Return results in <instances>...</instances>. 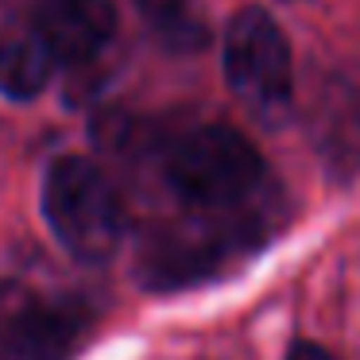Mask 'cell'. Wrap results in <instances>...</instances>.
I'll use <instances>...</instances> for the list:
<instances>
[{
	"label": "cell",
	"mask_w": 360,
	"mask_h": 360,
	"mask_svg": "<svg viewBox=\"0 0 360 360\" xmlns=\"http://www.w3.org/2000/svg\"><path fill=\"white\" fill-rule=\"evenodd\" d=\"M163 174L171 194L202 217L233 213L256 202L267 179L252 140L229 124H202L174 140L163 159Z\"/></svg>",
	"instance_id": "cell-1"
},
{
	"label": "cell",
	"mask_w": 360,
	"mask_h": 360,
	"mask_svg": "<svg viewBox=\"0 0 360 360\" xmlns=\"http://www.w3.org/2000/svg\"><path fill=\"white\" fill-rule=\"evenodd\" d=\"M43 217L55 240L82 264H105L124 240L120 190L94 159L63 155L43 179Z\"/></svg>",
	"instance_id": "cell-2"
},
{
	"label": "cell",
	"mask_w": 360,
	"mask_h": 360,
	"mask_svg": "<svg viewBox=\"0 0 360 360\" xmlns=\"http://www.w3.org/2000/svg\"><path fill=\"white\" fill-rule=\"evenodd\" d=\"M225 78L248 112L279 120L295 97V58L283 27L264 8H240L225 27L221 43Z\"/></svg>",
	"instance_id": "cell-3"
},
{
	"label": "cell",
	"mask_w": 360,
	"mask_h": 360,
	"mask_svg": "<svg viewBox=\"0 0 360 360\" xmlns=\"http://www.w3.org/2000/svg\"><path fill=\"white\" fill-rule=\"evenodd\" d=\"M89 329L78 298L0 283V360H70Z\"/></svg>",
	"instance_id": "cell-4"
},
{
	"label": "cell",
	"mask_w": 360,
	"mask_h": 360,
	"mask_svg": "<svg viewBox=\"0 0 360 360\" xmlns=\"http://www.w3.org/2000/svg\"><path fill=\"white\" fill-rule=\"evenodd\" d=\"M35 39L63 66L97 58L117 35L112 0H43L35 12Z\"/></svg>",
	"instance_id": "cell-5"
},
{
	"label": "cell",
	"mask_w": 360,
	"mask_h": 360,
	"mask_svg": "<svg viewBox=\"0 0 360 360\" xmlns=\"http://www.w3.org/2000/svg\"><path fill=\"white\" fill-rule=\"evenodd\" d=\"M55 58L35 35H16L0 43V97L8 101H35L51 86Z\"/></svg>",
	"instance_id": "cell-6"
},
{
	"label": "cell",
	"mask_w": 360,
	"mask_h": 360,
	"mask_svg": "<svg viewBox=\"0 0 360 360\" xmlns=\"http://www.w3.org/2000/svg\"><path fill=\"white\" fill-rule=\"evenodd\" d=\"M136 8H140L143 24L151 27V35L171 51H198L210 39L198 0H136Z\"/></svg>",
	"instance_id": "cell-7"
},
{
	"label": "cell",
	"mask_w": 360,
	"mask_h": 360,
	"mask_svg": "<svg viewBox=\"0 0 360 360\" xmlns=\"http://www.w3.org/2000/svg\"><path fill=\"white\" fill-rule=\"evenodd\" d=\"M287 360H337L333 352H326L321 345H314V341H295L290 345V352H287Z\"/></svg>",
	"instance_id": "cell-8"
}]
</instances>
